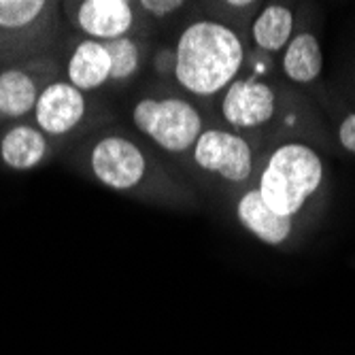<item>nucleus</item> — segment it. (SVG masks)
Masks as SVG:
<instances>
[{
    "instance_id": "nucleus-4",
    "label": "nucleus",
    "mask_w": 355,
    "mask_h": 355,
    "mask_svg": "<svg viewBox=\"0 0 355 355\" xmlns=\"http://www.w3.org/2000/svg\"><path fill=\"white\" fill-rule=\"evenodd\" d=\"M89 166L96 179L113 189H130L145 177V157L141 149L121 137H107L96 143Z\"/></svg>"
},
{
    "instance_id": "nucleus-18",
    "label": "nucleus",
    "mask_w": 355,
    "mask_h": 355,
    "mask_svg": "<svg viewBox=\"0 0 355 355\" xmlns=\"http://www.w3.org/2000/svg\"><path fill=\"white\" fill-rule=\"evenodd\" d=\"M338 139L343 143V147L351 153H355V113H351L343 123H340V130H338Z\"/></svg>"
},
{
    "instance_id": "nucleus-12",
    "label": "nucleus",
    "mask_w": 355,
    "mask_h": 355,
    "mask_svg": "<svg viewBox=\"0 0 355 355\" xmlns=\"http://www.w3.org/2000/svg\"><path fill=\"white\" fill-rule=\"evenodd\" d=\"M37 79L21 69L0 73V117H21L37 107L39 101Z\"/></svg>"
},
{
    "instance_id": "nucleus-14",
    "label": "nucleus",
    "mask_w": 355,
    "mask_h": 355,
    "mask_svg": "<svg viewBox=\"0 0 355 355\" xmlns=\"http://www.w3.org/2000/svg\"><path fill=\"white\" fill-rule=\"evenodd\" d=\"M294 17L292 11L281 5L266 7L253 24V39L266 51H279L292 37Z\"/></svg>"
},
{
    "instance_id": "nucleus-11",
    "label": "nucleus",
    "mask_w": 355,
    "mask_h": 355,
    "mask_svg": "<svg viewBox=\"0 0 355 355\" xmlns=\"http://www.w3.org/2000/svg\"><path fill=\"white\" fill-rule=\"evenodd\" d=\"M47 155V139L35 125H13L0 141V159L13 171H30Z\"/></svg>"
},
{
    "instance_id": "nucleus-15",
    "label": "nucleus",
    "mask_w": 355,
    "mask_h": 355,
    "mask_svg": "<svg viewBox=\"0 0 355 355\" xmlns=\"http://www.w3.org/2000/svg\"><path fill=\"white\" fill-rule=\"evenodd\" d=\"M47 7L43 0H0V30L17 32L35 26Z\"/></svg>"
},
{
    "instance_id": "nucleus-2",
    "label": "nucleus",
    "mask_w": 355,
    "mask_h": 355,
    "mask_svg": "<svg viewBox=\"0 0 355 355\" xmlns=\"http://www.w3.org/2000/svg\"><path fill=\"white\" fill-rule=\"evenodd\" d=\"M321 177L324 166L317 153L306 145L289 143L270 155L257 191L272 211L292 217L319 187Z\"/></svg>"
},
{
    "instance_id": "nucleus-6",
    "label": "nucleus",
    "mask_w": 355,
    "mask_h": 355,
    "mask_svg": "<svg viewBox=\"0 0 355 355\" xmlns=\"http://www.w3.org/2000/svg\"><path fill=\"white\" fill-rule=\"evenodd\" d=\"M85 115V96L69 81L49 83L35 107L37 125L43 135L62 137L71 132Z\"/></svg>"
},
{
    "instance_id": "nucleus-19",
    "label": "nucleus",
    "mask_w": 355,
    "mask_h": 355,
    "mask_svg": "<svg viewBox=\"0 0 355 355\" xmlns=\"http://www.w3.org/2000/svg\"><path fill=\"white\" fill-rule=\"evenodd\" d=\"M228 5H232V7H247V5H251V3H228Z\"/></svg>"
},
{
    "instance_id": "nucleus-7",
    "label": "nucleus",
    "mask_w": 355,
    "mask_h": 355,
    "mask_svg": "<svg viewBox=\"0 0 355 355\" xmlns=\"http://www.w3.org/2000/svg\"><path fill=\"white\" fill-rule=\"evenodd\" d=\"M223 117L236 128H253L275 113V92L255 79L234 81L223 98Z\"/></svg>"
},
{
    "instance_id": "nucleus-17",
    "label": "nucleus",
    "mask_w": 355,
    "mask_h": 355,
    "mask_svg": "<svg viewBox=\"0 0 355 355\" xmlns=\"http://www.w3.org/2000/svg\"><path fill=\"white\" fill-rule=\"evenodd\" d=\"M141 7L157 17H164L173 11H177L179 7H183L181 0H141Z\"/></svg>"
},
{
    "instance_id": "nucleus-5",
    "label": "nucleus",
    "mask_w": 355,
    "mask_h": 355,
    "mask_svg": "<svg viewBox=\"0 0 355 355\" xmlns=\"http://www.w3.org/2000/svg\"><path fill=\"white\" fill-rule=\"evenodd\" d=\"M193 159L209 173L241 183L251 173V149L249 145L230 132L205 130L193 145Z\"/></svg>"
},
{
    "instance_id": "nucleus-13",
    "label": "nucleus",
    "mask_w": 355,
    "mask_h": 355,
    "mask_svg": "<svg viewBox=\"0 0 355 355\" xmlns=\"http://www.w3.org/2000/svg\"><path fill=\"white\" fill-rule=\"evenodd\" d=\"M321 67H324V55H321L319 43L313 35H300L294 41H289L283 58V69L289 79L309 83L319 77Z\"/></svg>"
},
{
    "instance_id": "nucleus-10",
    "label": "nucleus",
    "mask_w": 355,
    "mask_h": 355,
    "mask_svg": "<svg viewBox=\"0 0 355 355\" xmlns=\"http://www.w3.org/2000/svg\"><path fill=\"white\" fill-rule=\"evenodd\" d=\"M111 79V58L105 43L83 41L69 60V83L79 92L96 89Z\"/></svg>"
},
{
    "instance_id": "nucleus-1",
    "label": "nucleus",
    "mask_w": 355,
    "mask_h": 355,
    "mask_svg": "<svg viewBox=\"0 0 355 355\" xmlns=\"http://www.w3.org/2000/svg\"><path fill=\"white\" fill-rule=\"evenodd\" d=\"M243 64V45L230 28L196 21L183 30L175 53V77L191 94L211 96L228 85Z\"/></svg>"
},
{
    "instance_id": "nucleus-3",
    "label": "nucleus",
    "mask_w": 355,
    "mask_h": 355,
    "mask_svg": "<svg viewBox=\"0 0 355 355\" xmlns=\"http://www.w3.org/2000/svg\"><path fill=\"white\" fill-rule=\"evenodd\" d=\"M132 119L143 135L173 153H181L196 145L198 137L202 135L198 111L179 98H143L135 107Z\"/></svg>"
},
{
    "instance_id": "nucleus-8",
    "label": "nucleus",
    "mask_w": 355,
    "mask_h": 355,
    "mask_svg": "<svg viewBox=\"0 0 355 355\" xmlns=\"http://www.w3.org/2000/svg\"><path fill=\"white\" fill-rule=\"evenodd\" d=\"M77 24L94 39L115 41L132 26V7L125 0H85L77 11Z\"/></svg>"
},
{
    "instance_id": "nucleus-9",
    "label": "nucleus",
    "mask_w": 355,
    "mask_h": 355,
    "mask_svg": "<svg viewBox=\"0 0 355 355\" xmlns=\"http://www.w3.org/2000/svg\"><path fill=\"white\" fill-rule=\"evenodd\" d=\"M239 219L245 228L268 245L283 243L292 232V217L272 211L260 196V191L251 189L239 202Z\"/></svg>"
},
{
    "instance_id": "nucleus-16",
    "label": "nucleus",
    "mask_w": 355,
    "mask_h": 355,
    "mask_svg": "<svg viewBox=\"0 0 355 355\" xmlns=\"http://www.w3.org/2000/svg\"><path fill=\"white\" fill-rule=\"evenodd\" d=\"M107 53L111 58V79H125L137 73L139 69V49L135 41L128 37L107 41Z\"/></svg>"
}]
</instances>
